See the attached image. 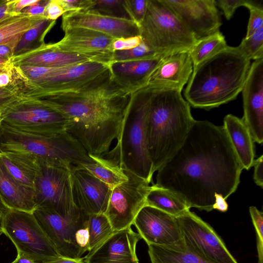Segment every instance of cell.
I'll use <instances>...</instances> for the list:
<instances>
[{
	"label": "cell",
	"mask_w": 263,
	"mask_h": 263,
	"mask_svg": "<svg viewBox=\"0 0 263 263\" xmlns=\"http://www.w3.org/2000/svg\"><path fill=\"white\" fill-rule=\"evenodd\" d=\"M243 169L223 126L195 120L183 144L158 171L155 185L190 209L210 212L215 195L234 193Z\"/></svg>",
	"instance_id": "obj_1"
},
{
	"label": "cell",
	"mask_w": 263,
	"mask_h": 263,
	"mask_svg": "<svg viewBox=\"0 0 263 263\" xmlns=\"http://www.w3.org/2000/svg\"><path fill=\"white\" fill-rule=\"evenodd\" d=\"M135 93L120 88L110 76L82 90L43 94L34 99L69 119L66 131L89 155L103 156L117 139Z\"/></svg>",
	"instance_id": "obj_2"
},
{
	"label": "cell",
	"mask_w": 263,
	"mask_h": 263,
	"mask_svg": "<svg viewBox=\"0 0 263 263\" xmlns=\"http://www.w3.org/2000/svg\"><path fill=\"white\" fill-rule=\"evenodd\" d=\"M250 65L238 47L227 46L193 67L184 92L186 101L194 108L209 110L235 99Z\"/></svg>",
	"instance_id": "obj_3"
},
{
	"label": "cell",
	"mask_w": 263,
	"mask_h": 263,
	"mask_svg": "<svg viewBox=\"0 0 263 263\" xmlns=\"http://www.w3.org/2000/svg\"><path fill=\"white\" fill-rule=\"evenodd\" d=\"M151 90L146 144L154 174L180 147L195 120L181 91L172 89Z\"/></svg>",
	"instance_id": "obj_4"
},
{
	"label": "cell",
	"mask_w": 263,
	"mask_h": 263,
	"mask_svg": "<svg viewBox=\"0 0 263 263\" xmlns=\"http://www.w3.org/2000/svg\"><path fill=\"white\" fill-rule=\"evenodd\" d=\"M21 153L71 171L93 162L79 142L67 131L50 134L22 132L0 124V153Z\"/></svg>",
	"instance_id": "obj_5"
},
{
	"label": "cell",
	"mask_w": 263,
	"mask_h": 263,
	"mask_svg": "<svg viewBox=\"0 0 263 263\" xmlns=\"http://www.w3.org/2000/svg\"><path fill=\"white\" fill-rule=\"evenodd\" d=\"M152 92L144 87L134 94L125 114L117 143L103 157L152 182V164L147 149L146 123Z\"/></svg>",
	"instance_id": "obj_6"
},
{
	"label": "cell",
	"mask_w": 263,
	"mask_h": 263,
	"mask_svg": "<svg viewBox=\"0 0 263 263\" xmlns=\"http://www.w3.org/2000/svg\"><path fill=\"white\" fill-rule=\"evenodd\" d=\"M139 30L144 43L164 58L188 52L197 41L162 0H147L146 14Z\"/></svg>",
	"instance_id": "obj_7"
},
{
	"label": "cell",
	"mask_w": 263,
	"mask_h": 263,
	"mask_svg": "<svg viewBox=\"0 0 263 263\" xmlns=\"http://www.w3.org/2000/svg\"><path fill=\"white\" fill-rule=\"evenodd\" d=\"M20 67L39 89L40 95L77 91L91 87L110 76L109 65L96 61L58 68Z\"/></svg>",
	"instance_id": "obj_8"
},
{
	"label": "cell",
	"mask_w": 263,
	"mask_h": 263,
	"mask_svg": "<svg viewBox=\"0 0 263 263\" xmlns=\"http://www.w3.org/2000/svg\"><path fill=\"white\" fill-rule=\"evenodd\" d=\"M1 123L16 129L37 134L67 130L69 119L34 98H18L1 111Z\"/></svg>",
	"instance_id": "obj_9"
},
{
	"label": "cell",
	"mask_w": 263,
	"mask_h": 263,
	"mask_svg": "<svg viewBox=\"0 0 263 263\" xmlns=\"http://www.w3.org/2000/svg\"><path fill=\"white\" fill-rule=\"evenodd\" d=\"M0 229L17 251L41 263L61 256L39 225L33 212L9 209L0 219Z\"/></svg>",
	"instance_id": "obj_10"
},
{
	"label": "cell",
	"mask_w": 263,
	"mask_h": 263,
	"mask_svg": "<svg viewBox=\"0 0 263 263\" xmlns=\"http://www.w3.org/2000/svg\"><path fill=\"white\" fill-rule=\"evenodd\" d=\"M33 189L36 208L51 210L62 216L79 209L73 199L71 170L67 167L38 160Z\"/></svg>",
	"instance_id": "obj_11"
},
{
	"label": "cell",
	"mask_w": 263,
	"mask_h": 263,
	"mask_svg": "<svg viewBox=\"0 0 263 263\" xmlns=\"http://www.w3.org/2000/svg\"><path fill=\"white\" fill-rule=\"evenodd\" d=\"M33 214L39 225L62 257L80 259L85 253L78 245V236L88 227V215L78 209L62 216L47 209L37 208Z\"/></svg>",
	"instance_id": "obj_12"
},
{
	"label": "cell",
	"mask_w": 263,
	"mask_h": 263,
	"mask_svg": "<svg viewBox=\"0 0 263 263\" xmlns=\"http://www.w3.org/2000/svg\"><path fill=\"white\" fill-rule=\"evenodd\" d=\"M124 171L128 180L112 188L104 213L114 231L131 227L138 213L146 205L147 196L152 187L145 179L128 171Z\"/></svg>",
	"instance_id": "obj_13"
},
{
	"label": "cell",
	"mask_w": 263,
	"mask_h": 263,
	"mask_svg": "<svg viewBox=\"0 0 263 263\" xmlns=\"http://www.w3.org/2000/svg\"><path fill=\"white\" fill-rule=\"evenodd\" d=\"M185 246L213 263H238L212 227L190 210L176 217Z\"/></svg>",
	"instance_id": "obj_14"
},
{
	"label": "cell",
	"mask_w": 263,
	"mask_h": 263,
	"mask_svg": "<svg viewBox=\"0 0 263 263\" xmlns=\"http://www.w3.org/2000/svg\"><path fill=\"white\" fill-rule=\"evenodd\" d=\"M133 224L147 245H157L176 251L186 248L176 217L162 211L145 205Z\"/></svg>",
	"instance_id": "obj_15"
},
{
	"label": "cell",
	"mask_w": 263,
	"mask_h": 263,
	"mask_svg": "<svg viewBox=\"0 0 263 263\" xmlns=\"http://www.w3.org/2000/svg\"><path fill=\"white\" fill-rule=\"evenodd\" d=\"M63 37L51 43L55 49L63 52L90 57L97 62L111 63L114 51L112 44L116 39L98 31L83 28H68Z\"/></svg>",
	"instance_id": "obj_16"
},
{
	"label": "cell",
	"mask_w": 263,
	"mask_h": 263,
	"mask_svg": "<svg viewBox=\"0 0 263 263\" xmlns=\"http://www.w3.org/2000/svg\"><path fill=\"white\" fill-rule=\"evenodd\" d=\"M196 39L213 34L221 25L215 0H162Z\"/></svg>",
	"instance_id": "obj_17"
},
{
	"label": "cell",
	"mask_w": 263,
	"mask_h": 263,
	"mask_svg": "<svg viewBox=\"0 0 263 263\" xmlns=\"http://www.w3.org/2000/svg\"><path fill=\"white\" fill-rule=\"evenodd\" d=\"M241 119L254 142H263V58L251 64L242 89Z\"/></svg>",
	"instance_id": "obj_18"
},
{
	"label": "cell",
	"mask_w": 263,
	"mask_h": 263,
	"mask_svg": "<svg viewBox=\"0 0 263 263\" xmlns=\"http://www.w3.org/2000/svg\"><path fill=\"white\" fill-rule=\"evenodd\" d=\"M72 192L76 205L88 215L105 213L112 188L86 170L71 171Z\"/></svg>",
	"instance_id": "obj_19"
},
{
	"label": "cell",
	"mask_w": 263,
	"mask_h": 263,
	"mask_svg": "<svg viewBox=\"0 0 263 263\" xmlns=\"http://www.w3.org/2000/svg\"><path fill=\"white\" fill-rule=\"evenodd\" d=\"M73 27L90 29L116 39L140 35L139 26L132 20L110 17L89 11L68 12L62 15V30Z\"/></svg>",
	"instance_id": "obj_20"
},
{
	"label": "cell",
	"mask_w": 263,
	"mask_h": 263,
	"mask_svg": "<svg viewBox=\"0 0 263 263\" xmlns=\"http://www.w3.org/2000/svg\"><path fill=\"white\" fill-rule=\"evenodd\" d=\"M141 237L131 227L114 231L83 258L84 263H139L136 246Z\"/></svg>",
	"instance_id": "obj_21"
},
{
	"label": "cell",
	"mask_w": 263,
	"mask_h": 263,
	"mask_svg": "<svg viewBox=\"0 0 263 263\" xmlns=\"http://www.w3.org/2000/svg\"><path fill=\"white\" fill-rule=\"evenodd\" d=\"M193 69L188 52L166 57L153 72L145 87L151 90L172 89L181 91Z\"/></svg>",
	"instance_id": "obj_22"
},
{
	"label": "cell",
	"mask_w": 263,
	"mask_h": 263,
	"mask_svg": "<svg viewBox=\"0 0 263 263\" xmlns=\"http://www.w3.org/2000/svg\"><path fill=\"white\" fill-rule=\"evenodd\" d=\"M164 58L157 56L139 61L112 62L109 65L111 80L123 90L135 93L146 86L151 76Z\"/></svg>",
	"instance_id": "obj_23"
},
{
	"label": "cell",
	"mask_w": 263,
	"mask_h": 263,
	"mask_svg": "<svg viewBox=\"0 0 263 263\" xmlns=\"http://www.w3.org/2000/svg\"><path fill=\"white\" fill-rule=\"evenodd\" d=\"M88 61H96L87 56L60 51L51 43L45 44L38 49L15 57L12 60V63L16 66L45 68L63 67Z\"/></svg>",
	"instance_id": "obj_24"
},
{
	"label": "cell",
	"mask_w": 263,
	"mask_h": 263,
	"mask_svg": "<svg viewBox=\"0 0 263 263\" xmlns=\"http://www.w3.org/2000/svg\"><path fill=\"white\" fill-rule=\"evenodd\" d=\"M0 197L9 209L33 212L36 208L34 189L16 181L0 160Z\"/></svg>",
	"instance_id": "obj_25"
},
{
	"label": "cell",
	"mask_w": 263,
	"mask_h": 263,
	"mask_svg": "<svg viewBox=\"0 0 263 263\" xmlns=\"http://www.w3.org/2000/svg\"><path fill=\"white\" fill-rule=\"evenodd\" d=\"M223 126L243 168L249 170L255 160V152L248 128L241 119L231 114L224 117Z\"/></svg>",
	"instance_id": "obj_26"
},
{
	"label": "cell",
	"mask_w": 263,
	"mask_h": 263,
	"mask_svg": "<svg viewBox=\"0 0 263 263\" xmlns=\"http://www.w3.org/2000/svg\"><path fill=\"white\" fill-rule=\"evenodd\" d=\"M0 160L16 181L33 189L38 160L21 153L4 152L0 153Z\"/></svg>",
	"instance_id": "obj_27"
},
{
	"label": "cell",
	"mask_w": 263,
	"mask_h": 263,
	"mask_svg": "<svg viewBox=\"0 0 263 263\" xmlns=\"http://www.w3.org/2000/svg\"><path fill=\"white\" fill-rule=\"evenodd\" d=\"M0 88L19 98H34L40 95L21 68L12 62L0 68Z\"/></svg>",
	"instance_id": "obj_28"
},
{
	"label": "cell",
	"mask_w": 263,
	"mask_h": 263,
	"mask_svg": "<svg viewBox=\"0 0 263 263\" xmlns=\"http://www.w3.org/2000/svg\"><path fill=\"white\" fill-rule=\"evenodd\" d=\"M89 155L94 162L81 164L76 167L86 170L112 188L128 180L127 176L118 164L103 156Z\"/></svg>",
	"instance_id": "obj_29"
},
{
	"label": "cell",
	"mask_w": 263,
	"mask_h": 263,
	"mask_svg": "<svg viewBox=\"0 0 263 263\" xmlns=\"http://www.w3.org/2000/svg\"><path fill=\"white\" fill-rule=\"evenodd\" d=\"M43 17L20 13L3 20L0 22V45H7L14 50L24 33Z\"/></svg>",
	"instance_id": "obj_30"
},
{
	"label": "cell",
	"mask_w": 263,
	"mask_h": 263,
	"mask_svg": "<svg viewBox=\"0 0 263 263\" xmlns=\"http://www.w3.org/2000/svg\"><path fill=\"white\" fill-rule=\"evenodd\" d=\"M145 205L155 208L174 217L181 215L190 209L176 194L155 184L152 185L147 196Z\"/></svg>",
	"instance_id": "obj_31"
},
{
	"label": "cell",
	"mask_w": 263,
	"mask_h": 263,
	"mask_svg": "<svg viewBox=\"0 0 263 263\" xmlns=\"http://www.w3.org/2000/svg\"><path fill=\"white\" fill-rule=\"evenodd\" d=\"M55 23V21L45 17L38 20L21 37L14 49V57L34 51L43 46L46 44L44 42L46 35Z\"/></svg>",
	"instance_id": "obj_32"
},
{
	"label": "cell",
	"mask_w": 263,
	"mask_h": 263,
	"mask_svg": "<svg viewBox=\"0 0 263 263\" xmlns=\"http://www.w3.org/2000/svg\"><path fill=\"white\" fill-rule=\"evenodd\" d=\"M151 263H213L202 258L191 249L176 251L157 245H148Z\"/></svg>",
	"instance_id": "obj_33"
},
{
	"label": "cell",
	"mask_w": 263,
	"mask_h": 263,
	"mask_svg": "<svg viewBox=\"0 0 263 263\" xmlns=\"http://www.w3.org/2000/svg\"><path fill=\"white\" fill-rule=\"evenodd\" d=\"M224 36L219 30L197 39L188 51L193 67L227 47Z\"/></svg>",
	"instance_id": "obj_34"
},
{
	"label": "cell",
	"mask_w": 263,
	"mask_h": 263,
	"mask_svg": "<svg viewBox=\"0 0 263 263\" xmlns=\"http://www.w3.org/2000/svg\"><path fill=\"white\" fill-rule=\"evenodd\" d=\"M88 252L105 240L114 232L104 213L88 215Z\"/></svg>",
	"instance_id": "obj_35"
},
{
	"label": "cell",
	"mask_w": 263,
	"mask_h": 263,
	"mask_svg": "<svg viewBox=\"0 0 263 263\" xmlns=\"http://www.w3.org/2000/svg\"><path fill=\"white\" fill-rule=\"evenodd\" d=\"M84 11L132 20L126 10L125 0H89Z\"/></svg>",
	"instance_id": "obj_36"
},
{
	"label": "cell",
	"mask_w": 263,
	"mask_h": 263,
	"mask_svg": "<svg viewBox=\"0 0 263 263\" xmlns=\"http://www.w3.org/2000/svg\"><path fill=\"white\" fill-rule=\"evenodd\" d=\"M250 60L263 58V27L248 37H245L238 46Z\"/></svg>",
	"instance_id": "obj_37"
},
{
	"label": "cell",
	"mask_w": 263,
	"mask_h": 263,
	"mask_svg": "<svg viewBox=\"0 0 263 263\" xmlns=\"http://www.w3.org/2000/svg\"><path fill=\"white\" fill-rule=\"evenodd\" d=\"M157 56L160 55L156 54L143 41L140 45L134 48L114 51L111 63L139 61Z\"/></svg>",
	"instance_id": "obj_38"
},
{
	"label": "cell",
	"mask_w": 263,
	"mask_h": 263,
	"mask_svg": "<svg viewBox=\"0 0 263 263\" xmlns=\"http://www.w3.org/2000/svg\"><path fill=\"white\" fill-rule=\"evenodd\" d=\"M249 212L256 234L257 263H263V213L254 206L249 208Z\"/></svg>",
	"instance_id": "obj_39"
},
{
	"label": "cell",
	"mask_w": 263,
	"mask_h": 263,
	"mask_svg": "<svg viewBox=\"0 0 263 263\" xmlns=\"http://www.w3.org/2000/svg\"><path fill=\"white\" fill-rule=\"evenodd\" d=\"M125 2L130 19L139 26L146 14L147 0H125Z\"/></svg>",
	"instance_id": "obj_40"
},
{
	"label": "cell",
	"mask_w": 263,
	"mask_h": 263,
	"mask_svg": "<svg viewBox=\"0 0 263 263\" xmlns=\"http://www.w3.org/2000/svg\"><path fill=\"white\" fill-rule=\"evenodd\" d=\"M217 7H219L227 20H230L236 10L239 7L245 6L249 9L252 6L258 5L251 0H215Z\"/></svg>",
	"instance_id": "obj_41"
},
{
	"label": "cell",
	"mask_w": 263,
	"mask_h": 263,
	"mask_svg": "<svg viewBox=\"0 0 263 263\" xmlns=\"http://www.w3.org/2000/svg\"><path fill=\"white\" fill-rule=\"evenodd\" d=\"M250 17L245 37H248L263 27V9L259 5L252 6L249 9Z\"/></svg>",
	"instance_id": "obj_42"
},
{
	"label": "cell",
	"mask_w": 263,
	"mask_h": 263,
	"mask_svg": "<svg viewBox=\"0 0 263 263\" xmlns=\"http://www.w3.org/2000/svg\"><path fill=\"white\" fill-rule=\"evenodd\" d=\"M142 42L140 35L126 39H117L113 42L112 48L114 51L128 50L138 46Z\"/></svg>",
	"instance_id": "obj_43"
},
{
	"label": "cell",
	"mask_w": 263,
	"mask_h": 263,
	"mask_svg": "<svg viewBox=\"0 0 263 263\" xmlns=\"http://www.w3.org/2000/svg\"><path fill=\"white\" fill-rule=\"evenodd\" d=\"M65 13V11L59 0H49L46 6L44 17L52 21H56Z\"/></svg>",
	"instance_id": "obj_44"
},
{
	"label": "cell",
	"mask_w": 263,
	"mask_h": 263,
	"mask_svg": "<svg viewBox=\"0 0 263 263\" xmlns=\"http://www.w3.org/2000/svg\"><path fill=\"white\" fill-rule=\"evenodd\" d=\"M49 1L39 0L35 4L24 8L20 13L31 16L44 17L45 8Z\"/></svg>",
	"instance_id": "obj_45"
},
{
	"label": "cell",
	"mask_w": 263,
	"mask_h": 263,
	"mask_svg": "<svg viewBox=\"0 0 263 263\" xmlns=\"http://www.w3.org/2000/svg\"><path fill=\"white\" fill-rule=\"evenodd\" d=\"M65 13L86 9L89 0H59Z\"/></svg>",
	"instance_id": "obj_46"
},
{
	"label": "cell",
	"mask_w": 263,
	"mask_h": 263,
	"mask_svg": "<svg viewBox=\"0 0 263 263\" xmlns=\"http://www.w3.org/2000/svg\"><path fill=\"white\" fill-rule=\"evenodd\" d=\"M39 0H10L8 11L11 16L20 14L21 11L25 7L32 5Z\"/></svg>",
	"instance_id": "obj_47"
},
{
	"label": "cell",
	"mask_w": 263,
	"mask_h": 263,
	"mask_svg": "<svg viewBox=\"0 0 263 263\" xmlns=\"http://www.w3.org/2000/svg\"><path fill=\"white\" fill-rule=\"evenodd\" d=\"M263 156L261 155L254 160L253 165L254 167L253 179L255 183L261 187H263Z\"/></svg>",
	"instance_id": "obj_48"
},
{
	"label": "cell",
	"mask_w": 263,
	"mask_h": 263,
	"mask_svg": "<svg viewBox=\"0 0 263 263\" xmlns=\"http://www.w3.org/2000/svg\"><path fill=\"white\" fill-rule=\"evenodd\" d=\"M18 98L12 93L0 88V111Z\"/></svg>",
	"instance_id": "obj_49"
},
{
	"label": "cell",
	"mask_w": 263,
	"mask_h": 263,
	"mask_svg": "<svg viewBox=\"0 0 263 263\" xmlns=\"http://www.w3.org/2000/svg\"><path fill=\"white\" fill-rule=\"evenodd\" d=\"M213 210H217L221 212H225L228 209V204L226 200L220 195L215 194V202L213 206Z\"/></svg>",
	"instance_id": "obj_50"
},
{
	"label": "cell",
	"mask_w": 263,
	"mask_h": 263,
	"mask_svg": "<svg viewBox=\"0 0 263 263\" xmlns=\"http://www.w3.org/2000/svg\"><path fill=\"white\" fill-rule=\"evenodd\" d=\"M14 57V50L7 45H0V58L11 61Z\"/></svg>",
	"instance_id": "obj_51"
},
{
	"label": "cell",
	"mask_w": 263,
	"mask_h": 263,
	"mask_svg": "<svg viewBox=\"0 0 263 263\" xmlns=\"http://www.w3.org/2000/svg\"><path fill=\"white\" fill-rule=\"evenodd\" d=\"M10 0H0V22L3 20L12 16L8 11Z\"/></svg>",
	"instance_id": "obj_52"
},
{
	"label": "cell",
	"mask_w": 263,
	"mask_h": 263,
	"mask_svg": "<svg viewBox=\"0 0 263 263\" xmlns=\"http://www.w3.org/2000/svg\"><path fill=\"white\" fill-rule=\"evenodd\" d=\"M41 263H84L83 258L80 259H74L60 257L57 259L49 260Z\"/></svg>",
	"instance_id": "obj_53"
},
{
	"label": "cell",
	"mask_w": 263,
	"mask_h": 263,
	"mask_svg": "<svg viewBox=\"0 0 263 263\" xmlns=\"http://www.w3.org/2000/svg\"><path fill=\"white\" fill-rule=\"evenodd\" d=\"M11 263H38L32 259L27 254L17 251V256L15 260Z\"/></svg>",
	"instance_id": "obj_54"
},
{
	"label": "cell",
	"mask_w": 263,
	"mask_h": 263,
	"mask_svg": "<svg viewBox=\"0 0 263 263\" xmlns=\"http://www.w3.org/2000/svg\"><path fill=\"white\" fill-rule=\"evenodd\" d=\"M9 209L3 203L0 197V219H1Z\"/></svg>",
	"instance_id": "obj_55"
},
{
	"label": "cell",
	"mask_w": 263,
	"mask_h": 263,
	"mask_svg": "<svg viewBox=\"0 0 263 263\" xmlns=\"http://www.w3.org/2000/svg\"><path fill=\"white\" fill-rule=\"evenodd\" d=\"M11 62V61H7L0 58V68Z\"/></svg>",
	"instance_id": "obj_56"
},
{
	"label": "cell",
	"mask_w": 263,
	"mask_h": 263,
	"mask_svg": "<svg viewBox=\"0 0 263 263\" xmlns=\"http://www.w3.org/2000/svg\"><path fill=\"white\" fill-rule=\"evenodd\" d=\"M3 234V232L1 230V229H0V236L1 235Z\"/></svg>",
	"instance_id": "obj_57"
},
{
	"label": "cell",
	"mask_w": 263,
	"mask_h": 263,
	"mask_svg": "<svg viewBox=\"0 0 263 263\" xmlns=\"http://www.w3.org/2000/svg\"><path fill=\"white\" fill-rule=\"evenodd\" d=\"M0 116H1V111H0ZM0 124H1V119H0Z\"/></svg>",
	"instance_id": "obj_58"
}]
</instances>
